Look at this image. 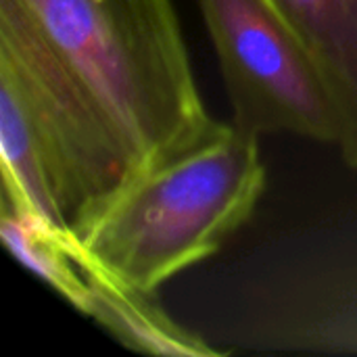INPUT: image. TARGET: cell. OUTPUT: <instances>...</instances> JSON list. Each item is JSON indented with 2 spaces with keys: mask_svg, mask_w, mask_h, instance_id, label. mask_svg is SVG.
<instances>
[{
  "mask_svg": "<svg viewBox=\"0 0 357 357\" xmlns=\"http://www.w3.org/2000/svg\"><path fill=\"white\" fill-rule=\"evenodd\" d=\"M2 199L75 238L138 172L113 119L21 0H0Z\"/></svg>",
  "mask_w": 357,
  "mask_h": 357,
  "instance_id": "1",
  "label": "cell"
},
{
  "mask_svg": "<svg viewBox=\"0 0 357 357\" xmlns=\"http://www.w3.org/2000/svg\"><path fill=\"white\" fill-rule=\"evenodd\" d=\"M257 138L234 123L211 121L197 142L136 172L71 238L77 261L155 293L218 253L264 192Z\"/></svg>",
  "mask_w": 357,
  "mask_h": 357,
  "instance_id": "2",
  "label": "cell"
},
{
  "mask_svg": "<svg viewBox=\"0 0 357 357\" xmlns=\"http://www.w3.org/2000/svg\"><path fill=\"white\" fill-rule=\"evenodd\" d=\"M130 146L138 172L211 126L172 0H21Z\"/></svg>",
  "mask_w": 357,
  "mask_h": 357,
  "instance_id": "3",
  "label": "cell"
},
{
  "mask_svg": "<svg viewBox=\"0 0 357 357\" xmlns=\"http://www.w3.org/2000/svg\"><path fill=\"white\" fill-rule=\"evenodd\" d=\"M215 46L232 123L339 144L341 115L318 61L270 0H199Z\"/></svg>",
  "mask_w": 357,
  "mask_h": 357,
  "instance_id": "4",
  "label": "cell"
},
{
  "mask_svg": "<svg viewBox=\"0 0 357 357\" xmlns=\"http://www.w3.org/2000/svg\"><path fill=\"white\" fill-rule=\"evenodd\" d=\"M305 42L335 94L339 149L357 169V0H270Z\"/></svg>",
  "mask_w": 357,
  "mask_h": 357,
  "instance_id": "5",
  "label": "cell"
},
{
  "mask_svg": "<svg viewBox=\"0 0 357 357\" xmlns=\"http://www.w3.org/2000/svg\"><path fill=\"white\" fill-rule=\"evenodd\" d=\"M84 272L88 278L84 314L94 318L128 349L178 357H215L224 354L176 324L161 310L155 293L130 287L92 268H84Z\"/></svg>",
  "mask_w": 357,
  "mask_h": 357,
  "instance_id": "6",
  "label": "cell"
},
{
  "mask_svg": "<svg viewBox=\"0 0 357 357\" xmlns=\"http://www.w3.org/2000/svg\"><path fill=\"white\" fill-rule=\"evenodd\" d=\"M0 232L4 245L19 261H23L75 310L84 312L88 278L67 234L6 199L0 201Z\"/></svg>",
  "mask_w": 357,
  "mask_h": 357,
  "instance_id": "7",
  "label": "cell"
}]
</instances>
